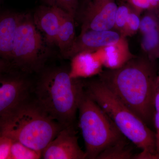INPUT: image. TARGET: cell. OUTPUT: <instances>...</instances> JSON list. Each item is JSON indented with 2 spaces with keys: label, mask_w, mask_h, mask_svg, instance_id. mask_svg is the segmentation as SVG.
I'll use <instances>...</instances> for the list:
<instances>
[{
  "label": "cell",
  "mask_w": 159,
  "mask_h": 159,
  "mask_svg": "<svg viewBox=\"0 0 159 159\" xmlns=\"http://www.w3.org/2000/svg\"><path fill=\"white\" fill-rule=\"evenodd\" d=\"M158 70L157 61L142 54L119 68L107 69L98 75L99 80L150 128L154 125Z\"/></svg>",
  "instance_id": "obj_1"
},
{
  "label": "cell",
  "mask_w": 159,
  "mask_h": 159,
  "mask_svg": "<svg viewBox=\"0 0 159 159\" xmlns=\"http://www.w3.org/2000/svg\"><path fill=\"white\" fill-rule=\"evenodd\" d=\"M84 92L82 79L70 77L69 70L49 69L42 74L35 88L36 102L63 128H74L76 114Z\"/></svg>",
  "instance_id": "obj_2"
},
{
  "label": "cell",
  "mask_w": 159,
  "mask_h": 159,
  "mask_svg": "<svg viewBox=\"0 0 159 159\" xmlns=\"http://www.w3.org/2000/svg\"><path fill=\"white\" fill-rule=\"evenodd\" d=\"M84 89L105 112L121 133L142 152L136 159H159L155 132L123 103L100 80L84 83Z\"/></svg>",
  "instance_id": "obj_3"
},
{
  "label": "cell",
  "mask_w": 159,
  "mask_h": 159,
  "mask_svg": "<svg viewBox=\"0 0 159 159\" xmlns=\"http://www.w3.org/2000/svg\"><path fill=\"white\" fill-rule=\"evenodd\" d=\"M63 128L37 102L27 100L0 122V131L11 140L41 152Z\"/></svg>",
  "instance_id": "obj_4"
},
{
  "label": "cell",
  "mask_w": 159,
  "mask_h": 159,
  "mask_svg": "<svg viewBox=\"0 0 159 159\" xmlns=\"http://www.w3.org/2000/svg\"><path fill=\"white\" fill-rule=\"evenodd\" d=\"M78 111L86 159H98L104 151L127 139L85 89Z\"/></svg>",
  "instance_id": "obj_5"
},
{
  "label": "cell",
  "mask_w": 159,
  "mask_h": 159,
  "mask_svg": "<svg viewBox=\"0 0 159 159\" xmlns=\"http://www.w3.org/2000/svg\"><path fill=\"white\" fill-rule=\"evenodd\" d=\"M37 29L32 15L23 13L15 35L11 63L22 73L38 72L42 69L48 54V47Z\"/></svg>",
  "instance_id": "obj_6"
},
{
  "label": "cell",
  "mask_w": 159,
  "mask_h": 159,
  "mask_svg": "<svg viewBox=\"0 0 159 159\" xmlns=\"http://www.w3.org/2000/svg\"><path fill=\"white\" fill-rule=\"evenodd\" d=\"M117 0H79L75 20L81 31L113 30Z\"/></svg>",
  "instance_id": "obj_7"
},
{
  "label": "cell",
  "mask_w": 159,
  "mask_h": 159,
  "mask_svg": "<svg viewBox=\"0 0 159 159\" xmlns=\"http://www.w3.org/2000/svg\"><path fill=\"white\" fill-rule=\"evenodd\" d=\"M20 73L12 67L0 73V122L28 97L29 84Z\"/></svg>",
  "instance_id": "obj_8"
},
{
  "label": "cell",
  "mask_w": 159,
  "mask_h": 159,
  "mask_svg": "<svg viewBox=\"0 0 159 159\" xmlns=\"http://www.w3.org/2000/svg\"><path fill=\"white\" fill-rule=\"evenodd\" d=\"M123 38L119 32L113 30H89L80 31L73 45L63 57L71 59L75 55L83 52L94 53L101 49L119 43Z\"/></svg>",
  "instance_id": "obj_9"
},
{
  "label": "cell",
  "mask_w": 159,
  "mask_h": 159,
  "mask_svg": "<svg viewBox=\"0 0 159 159\" xmlns=\"http://www.w3.org/2000/svg\"><path fill=\"white\" fill-rule=\"evenodd\" d=\"M44 159H86L78 144L75 128H63L42 152Z\"/></svg>",
  "instance_id": "obj_10"
},
{
  "label": "cell",
  "mask_w": 159,
  "mask_h": 159,
  "mask_svg": "<svg viewBox=\"0 0 159 159\" xmlns=\"http://www.w3.org/2000/svg\"><path fill=\"white\" fill-rule=\"evenodd\" d=\"M61 9L55 6H39L32 15L33 21L49 46H56L61 23Z\"/></svg>",
  "instance_id": "obj_11"
},
{
  "label": "cell",
  "mask_w": 159,
  "mask_h": 159,
  "mask_svg": "<svg viewBox=\"0 0 159 159\" xmlns=\"http://www.w3.org/2000/svg\"><path fill=\"white\" fill-rule=\"evenodd\" d=\"M23 13L0 11V57L11 62L16 29Z\"/></svg>",
  "instance_id": "obj_12"
},
{
  "label": "cell",
  "mask_w": 159,
  "mask_h": 159,
  "mask_svg": "<svg viewBox=\"0 0 159 159\" xmlns=\"http://www.w3.org/2000/svg\"><path fill=\"white\" fill-rule=\"evenodd\" d=\"M71 60L69 74L72 78H89L99 75L102 71L103 66L94 52H81L75 55Z\"/></svg>",
  "instance_id": "obj_13"
},
{
  "label": "cell",
  "mask_w": 159,
  "mask_h": 159,
  "mask_svg": "<svg viewBox=\"0 0 159 159\" xmlns=\"http://www.w3.org/2000/svg\"><path fill=\"white\" fill-rule=\"evenodd\" d=\"M75 23L74 18L61 9V23L56 46L59 48L62 57L70 48L77 37Z\"/></svg>",
  "instance_id": "obj_14"
},
{
  "label": "cell",
  "mask_w": 159,
  "mask_h": 159,
  "mask_svg": "<svg viewBox=\"0 0 159 159\" xmlns=\"http://www.w3.org/2000/svg\"><path fill=\"white\" fill-rule=\"evenodd\" d=\"M142 35V54L152 61L159 60V28Z\"/></svg>",
  "instance_id": "obj_15"
},
{
  "label": "cell",
  "mask_w": 159,
  "mask_h": 159,
  "mask_svg": "<svg viewBox=\"0 0 159 159\" xmlns=\"http://www.w3.org/2000/svg\"><path fill=\"white\" fill-rule=\"evenodd\" d=\"M128 139L122 141L112 147L104 151L98 159H132L134 158L132 150L129 146Z\"/></svg>",
  "instance_id": "obj_16"
},
{
  "label": "cell",
  "mask_w": 159,
  "mask_h": 159,
  "mask_svg": "<svg viewBox=\"0 0 159 159\" xmlns=\"http://www.w3.org/2000/svg\"><path fill=\"white\" fill-rule=\"evenodd\" d=\"M41 152L34 150L18 141L12 140L8 159H39L41 158Z\"/></svg>",
  "instance_id": "obj_17"
},
{
  "label": "cell",
  "mask_w": 159,
  "mask_h": 159,
  "mask_svg": "<svg viewBox=\"0 0 159 159\" xmlns=\"http://www.w3.org/2000/svg\"><path fill=\"white\" fill-rule=\"evenodd\" d=\"M141 16L139 31L142 35L159 28V12L147 11Z\"/></svg>",
  "instance_id": "obj_18"
},
{
  "label": "cell",
  "mask_w": 159,
  "mask_h": 159,
  "mask_svg": "<svg viewBox=\"0 0 159 159\" xmlns=\"http://www.w3.org/2000/svg\"><path fill=\"white\" fill-rule=\"evenodd\" d=\"M119 2L120 4L118 5L116 12L113 30L119 32L123 37L129 16L132 8L126 3Z\"/></svg>",
  "instance_id": "obj_19"
},
{
  "label": "cell",
  "mask_w": 159,
  "mask_h": 159,
  "mask_svg": "<svg viewBox=\"0 0 159 159\" xmlns=\"http://www.w3.org/2000/svg\"><path fill=\"white\" fill-rule=\"evenodd\" d=\"M126 3L142 15L147 11L159 12V0H117Z\"/></svg>",
  "instance_id": "obj_20"
},
{
  "label": "cell",
  "mask_w": 159,
  "mask_h": 159,
  "mask_svg": "<svg viewBox=\"0 0 159 159\" xmlns=\"http://www.w3.org/2000/svg\"><path fill=\"white\" fill-rule=\"evenodd\" d=\"M141 18V14L132 8L129 16L123 33V37L126 38L136 34L139 31Z\"/></svg>",
  "instance_id": "obj_21"
},
{
  "label": "cell",
  "mask_w": 159,
  "mask_h": 159,
  "mask_svg": "<svg viewBox=\"0 0 159 159\" xmlns=\"http://www.w3.org/2000/svg\"><path fill=\"white\" fill-rule=\"evenodd\" d=\"M47 5L55 6L66 11L75 19L79 0H44Z\"/></svg>",
  "instance_id": "obj_22"
},
{
  "label": "cell",
  "mask_w": 159,
  "mask_h": 159,
  "mask_svg": "<svg viewBox=\"0 0 159 159\" xmlns=\"http://www.w3.org/2000/svg\"><path fill=\"white\" fill-rule=\"evenodd\" d=\"M154 110V126L156 129V151L157 154L159 157V65L157 80L155 94Z\"/></svg>",
  "instance_id": "obj_23"
},
{
  "label": "cell",
  "mask_w": 159,
  "mask_h": 159,
  "mask_svg": "<svg viewBox=\"0 0 159 159\" xmlns=\"http://www.w3.org/2000/svg\"><path fill=\"white\" fill-rule=\"evenodd\" d=\"M12 140L0 131V159H9Z\"/></svg>",
  "instance_id": "obj_24"
},
{
  "label": "cell",
  "mask_w": 159,
  "mask_h": 159,
  "mask_svg": "<svg viewBox=\"0 0 159 159\" xmlns=\"http://www.w3.org/2000/svg\"><path fill=\"white\" fill-rule=\"evenodd\" d=\"M11 67V66L10 62L0 57V73L6 70Z\"/></svg>",
  "instance_id": "obj_25"
},
{
  "label": "cell",
  "mask_w": 159,
  "mask_h": 159,
  "mask_svg": "<svg viewBox=\"0 0 159 159\" xmlns=\"http://www.w3.org/2000/svg\"><path fill=\"white\" fill-rule=\"evenodd\" d=\"M1 1H2V0H0V2H1Z\"/></svg>",
  "instance_id": "obj_26"
}]
</instances>
